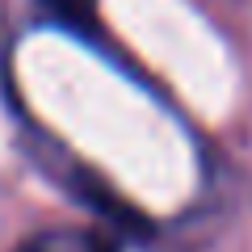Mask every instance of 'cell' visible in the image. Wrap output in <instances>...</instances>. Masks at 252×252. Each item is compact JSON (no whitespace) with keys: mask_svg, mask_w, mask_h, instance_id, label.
<instances>
[{"mask_svg":"<svg viewBox=\"0 0 252 252\" xmlns=\"http://www.w3.org/2000/svg\"><path fill=\"white\" fill-rule=\"evenodd\" d=\"M63 21H89V0H51Z\"/></svg>","mask_w":252,"mask_h":252,"instance_id":"1","label":"cell"}]
</instances>
